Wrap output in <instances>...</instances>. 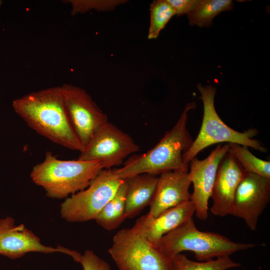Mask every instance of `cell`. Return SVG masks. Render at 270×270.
Here are the masks:
<instances>
[{
	"label": "cell",
	"mask_w": 270,
	"mask_h": 270,
	"mask_svg": "<svg viewBox=\"0 0 270 270\" xmlns=\"http://www.w3.org/2000/svg\"><path fill=\"white\" fill-rule=\"evenodd\" d=\"M150 22L148 38H156L176 12L167 0H156L150 4Z\"/></svg>",
	"instance_id": "obj_21"
},
{
	"label": "cell",
	"mask_w": 270,
	"mask_h": 270,
	"mask_svg": "<svg viewBox=\"0 0 270 270\" xmlns=\"http://www.w3.org/2000/svg\"><path fill=\"white\" fill-rule=\"evenodd\" d=\"M196 108L195 102L188 103L174 126L154 148L146 153L132 156L123 167L113 169L116 174L125 180L140 174L157 176L168 171H188V166L184 163L182 156L194 141L186 124L189 111Z\"/></svg>",
	"instance_id": "obj_2"
},
{
	"label": "cell",
	"mask_w": 270,
	"mask_h": 270,
	"mask_svg": "<svg viewBox=\"0 0 270 270\" xmlns=\"http://www.w3.org/2000/svg\"><path fill=\"white\" fill-rule=\"evenodd\" d=\"M194 213L195 207L190 200L170 208L155 218L148 214L144 215L137 219L132 228L156 247L164 235L192 218Z\"/></svg>",
	"instance_id": "obj_14"
},
{
	"label": "cell",
	"mask_w": 270,
	"mask_h": 270,
	"mask_svg": "<svg viewBox=\"0 0 270 270\" xmlns=\"http://www.w3.org/2000/svg\"><path fill=\"white\" fill-rule=\"evenodd\" d=\"M234 3L231 0H200L187 16L191 26L199 28L212 25L214 18L220 13L232 9Z\"/></svg>",
	"instance_id": "obj_18"
},
{
	"label": "cell",
	"mask_w": 270,
	"mask_h": 270,
	"mask_svg": "<svg viewBox=\"0 0 270 270\" xmlns=\"http://www.w3.org/2000/svg\"><path fill=\"white\" fill-rule=\"evenodd\" d=\"M228 149V144H218L206 158L200 160L195 157L189 162V177L194 186L191 201L194 206L196 216L200 220H206L208 218V200L218 166Z\"/></svg>",
	"instance_id": "obj_12"
},
{
	"label": "cell",
	"mask_w": 270,
	"mask_h": 270,
	"mask_svg": "<svg viewBox=\"0 0 270 270\" xmlns=\"http://www.w3.org/2000/svg\"><path fill=\"white\" fill-rule=\"evenodd\" d=\"M172 261L173 270H227L240 266V264L234 262L230 256L199 262L192 260L186 255L179 254L174 256Z\"/></svg>",
	"instance_id": "obj_20"
},
{
	"label": "cell",
	"mask_w": 270,
	"mask_h": 270,
	"mask_svg": "<svg viewBox=\"0 0 270 270\" xmlns=\"http://www.w3.org/2000/svg\"><path fill=\"white\" fill-rule=\"evenodd\" d=\"M270 201V180L246 172L236 188L230 215L243 219L254 230Z\"/></svg>",
	"instance_id": "obj_11"
},
{
	"label": "cell",
	"mask_w": 270,
	"mask_h": 270,
	"mask_svg": "<svg viewBox=\"0 0 270 270\" xmlns=\"http://www.w3.org/2000/svg\"><path fill=\"white\" fill-rule=\"evenodd\" d=\"M128 188L126 201V218H132L150 206L156 192L158 176L140 174L125 179Z\"/></svg>",
	"instance_id": "obj_16"
},
{
	"label": "cell",
	"mask_w": 270,
	"mask_h": 270,
	"mask_svg": "<svg viewBox=\"0 0 270 270\" xmlns=\"http://www.w3.org/2000/svg\"><path fill=\"white\" fill-rule=\"evenodd\" d=\"M228 152L233 155L246 172L270 180V162L259 158L253 154L248 147L228 143Z\"/></svg>",
	"instance_id": "obj_19"
},
{
	"label": "cell",
	"mask_w": 270,
	"mask_h": 270,
	"mask_svg": "<svg viewBox=\"0 0 270 270\" xmlns=\"http://www.w3.org/2000/svg\"><path fill=\"white\" fill-rule=\"evenodd\" d=\"M174 9L176 15L180 16L190 13L200 0H167Z\"/></svg>",
	"instance_id": "obj_24"
},
{
	"label": "cell",
	"mask_w": 270,
	"mask_h": 270,
	"mask_svg": "<svg viewBox=\"0 0 270 270\" xmlns=\"http://www.w3.org/2000/svg\"><path fill=\"white\" fill-rule=\"evenodd\" d=\"M80 263L84 270H111L109 264L92 250H86L82 255Z\"/></svg>",
	"instance_id": "obj_23"
},
{
	"label": "cell",
	"mask_w": 270,
	"mask_h": 270,
	"mask_svg": "<svg viewBox=\"0 0 270 270\" xmlns=\"http://www.w3.org/2000/svg\"><path fill=\"white\" fill-rule=\"evenodd\" d=\"M124 180L114 170L103 169L88 188L66 198L61 204L62 218L70 222L94 220Z\"/></svg>",
	"instance_id": "obj_6"
},
{
	"label": "cell",
	"mask_w": 270,
	"mask_h": 270,
	"mask_svg": "<svg viewBox=\"0 0 270 270\" xmlns=\"http://www.w3.org/2000/svg\"><path fill=\"white\" fill-rule=\"evenodd\" d=\"M108 252L120 270H173L172 260L132 228L118 232Z\"/></svg>",
	"instance_id": "obj_7"
},
{
	"label": "cell",
	"mask_w": 270,
	"mask_h": 270,
	"mask_svg": "<svg viewBox=\"0 0 270 270\" xmlns=\"http://www.w3.org/2000/svg\"><path fill=\"white\" fill-rule=\"evenodd\" d=\"M12 107L30 128L52 142L80 152L84 150L68 118L62 86L16 98Z\"/></svg>",
	"instance_id": "obj_1"
},
{
	"label": "cell",
	"mask_w": 270,
	"mask_h": 270,
	"mask_svg": "<svg viewBox=\"0 0 270 270\" xmlns=\"http://www.w3.org/2000/svg\"><path fill=\"white\" fill-rule=\"evenodd\" d=\"M102 170L98 161L62 160L47 151L44 160L32 167L30 177L48 198L66 199L88 188Z\"/></svg>",
	"instance_id": "obj_3"
},
{
	"label": "cell",
	"mask_w": 270,
	"mask_h": 270,
	"mask_svg": "<svg viewBox=\"0 0 270 270\" xmlns=\"http://www.w3.org/2000/svg\"><path fill=\"white\" fill-rule=\"evenodd\" d=\"M128 184L126 180L113 198L106 204L94 220L106 230L117 228L126 218V201Z\"/></svg>",
	"instance_id": "obj_17"
},
{
	"label": "cell",
	"mask_w": 270,
	"mask_h": 270,
	"mask_svg": "<svg viewBox=\"0 0 270 270\" xmlns=\"http://www.w3.org/2000/svg\"><path fill=\"white\" fill-rule=\"evenodd\" d=\"M62 88L68 118L84 148L96 132L108 122V116L84 88L68 84Z\"/></svg>",
	"instance_id": "obj_9"
},
{
	"label": "cell",
	"mask_w": 270,
	"mask_h": 270,
	"mask_svg": "<svg viewBox=\"0 0 270 270\" xmlns=\"http://www.w3.org/2000/svg\"><path fill=\"white\" fill-rule=\"evenodd\" d=\"M38 252L50 254L60 252L80 262L82 255L77 251L58 246L53 248L43 244L40 238L24 224H16L11 216L0 218V254L11 259L20 258L26 254Z\"/></svg>",
	"instance_id": "obj_10"
},
{
	"label": "cell",
	"mask_w": 270,
	"mask_h": 270,
	"mask_svg": "<svg viewBox=\"0 0 270 270\" xmlns=\"http://www.w3.org/2000/svg\"><path fill=\"white\" fill-rule=\"evenodd\" d=\"M197 88L203 103V118L198 135L190 148L182 154V160L185 164L188 166L190 162L200 152L218 143L237 144L261 152H266V148L260 141L253 138L258 134L256 129L249 128L243 132H238L227 126L222 120L214 107L216 94L214 86L198 84Z\"/></svg>",
	"instance_id": "obj_5"
},
{
	"label": "cell",
	"mask_w": 270,
	"mask_h": 270,
	"mask_svg": "<svg viewBox=\"0 0 270 270\" xmlns=\"http://www.w3.org/2000/svg\"><path fill=\"white\" fill-rule=\"evenodd\" d=\"M2 4V1L0 0V6Z\"/></svg>",
	"instance_id": "obj_25"
},
{
	"label": "cell",
	"mask_w": 270,
	"mask_h": 270,
	"mask_svg": "<svg viewBox=\"0 0 270 270\" xmlns=\"http://www.w3.org/2000/svg\"><path fill=\"white\" fill-rule=\"evenodd\" d=\"M246 172L228 152L222 158L217 170L210 198L211 212L224 217L230 215L236 188Z\"/></svg>",
	"instance_id": "obj_13"
},
{
	"label": "cell",
	"mask_w": 270,
	"mask_h": 270,
	"mask_svg": "<svg viewBox=\"0 0 270 270\" xmlns=\"http://www.w3.org/2000/svg\"><path fill=\"white\" fill-rule=\"evenodd\" d=\"M188 171H168L160 174L148 214L156 217L164 211L191 200Z\"/></svg>",
	"instance_id": "obj_15"
},
{
	"label": "cell",
	"mask_w": 270,
	"mask_h": 270,
	"mask_svg": "<svg viewBox=\"0 0 270 270\" xmlns=\"http://www.w3.org/2000/svg\"><path fill=\"white\" fill-rule=\"evenodd\" d=\"M139 148L130 136L108 122L94 134L78 159L98 161L103 169H111Z\"/></svg>",
	"instance_id": "obj_8"
},
{
	"label": "cell",
	"mask_w": 270,
	"mask_h": 270,
	"mask_svg": "<svg viewBox=\"0 0 270 270\" xmlns=\"http://www.w3.org/2000/svg\"><path fill=\"white\" fill-rule=\"evenodd\" d=\"M64 2L70 4L71 14L84 13L92 9L98 11H110L116 6L126 2L124 0H68Z\"/></svg>",
	"instance_id": "obj_22"
},
{
	"label": "cell",
	"mask_w": 270,
	"mask_h": 270,
	"mask_svg": "<svg viewBox=\"0 0 270 270\" xmlns=\"http://www.w3.org/2000/svg\"><path fill=\"white\" fill-rule=\"evenodd\" d=\"M254 243L236 242L218 233L198 230L192 218L164 235L156 248L172 260L184 251H190L199 262H205L256 246Z\"/></svg>",
	"instance_id": "obj_4"
}]
</instances>
